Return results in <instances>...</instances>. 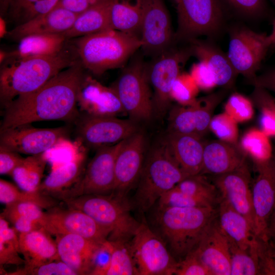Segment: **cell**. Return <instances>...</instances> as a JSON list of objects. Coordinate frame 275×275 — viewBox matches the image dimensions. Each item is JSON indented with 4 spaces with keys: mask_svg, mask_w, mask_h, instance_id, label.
Wrapping results in <instances>:
<instances>
[{
    "mask_svg": "<svg viewBox=\"0 0 275 275\" xmlns=\"http://www.w3.org/2000/svg\"><path fill=\"white\" fill-rule=\"evenodd\" d=\"M83 68L76 62L37 90L14 99L4 107L1 129L43 121H75Z\"/></svg>",
    "mask_w": 275,
    "mask_h": 275,
    "instance_id": "cell-1",
    "label": "cell"
},
{
    "mask_svg": "<svg viewBox=\"0 0 275 275\" xmlns=\"http://www.w3.org/2000/svg\"><path fill=\"white\" fill-rule=\"evenodd\" d=\"M0 71V101L5 107L15 98L32 93L76 62L63 51L51 57H8Z\"/></svg>",
    "mask_w": 275,
    "mask_h": 275,
    "instance_id": "cell-2",
    "label": "cell"
},
{
    "mask_svg": "<svg viewBox=\"0 0 275 275\" xmlns=\"http://www.w3.org/2000/svg\"><path fill=\"white\" fill-rule=\"evenodd\" d=\"M75 43L82 66L94 75L121 67L142 46L138 35L113 29L78 37Z\"/></svg>",
    "mask_w": 275,
    "mask_h": 275,
    "instance_id": "cell-3",
    "label": "cell"
},
{
    "mask_svg": "<svg viewBox=\"0 0 275 275\" xmlns=\"http://www.w3.org/2000/svg\"><path fill=\"white\" fill-rule=\"evenodd\" d=\"M213 207L158 208L156 222L171 250L185 256L198 245L216 218Z\"/></svg>",
    "mask_w": 275,
    "mask_h": 275,
    "instance_id": "cell-4",
    "label": "cell"
},
{
    "mask_svg": "<svg viewBox=\"0 0 275 275\" xmlns=\"http://www.w3.org/2000/svg\"><path fill=\"white\" fill-rule=\"evenodd\" d=\"M188 176L179 166L164 143L148 153L139 179L135 195L139 208L148 211L167 192Z\"/></svg>",
    "mask_w": 275,
    "mask_h": 275,
    "instance_id": "cell-5",
    "label": "cell"
},
{
    "mask_svg": "<svg viewBox=\"0 0 275 275\" xmlns=\"http://www.w3.org/2000/svg\"><path fill=\"white\" fill-rule=\"evenodd\" d=\"M68 207L85 212L98 223L109 229L110 240L132 237L140 223L132 216L125 197L110 195H85L63 200Z\"/></svg>",
    "mask_w": 275,
    "mask_h": 275,
    "instance_id": "cell-6",
    "label": "cell"
},
{
    "mask_svg": "<svg viewBox=\"0 0 275 275\" xmlns=\"http://www.w3.org/2000/svg\"><path fill=\"white\" fill-rule=\"evenodd\" d=\"M222 0H180L178 28L174 39L189 42L201 36H213L224 20Z\"/></svg>",
    "mask_w": 275,
    "mask_h": 275,
    "instance_id": "cell-7",
    "label": "cell"
},
{
    "mask_svg": "<svg viewBox=\"0 0 275 275\" xmlns=\"http://www.w3.org/2000/svg\"><path fill=\"white\" fill-rule=\"evenodd\" d=\"M147 67L136 59L126 67L112 87L126 114L133 121L150 119L153 113V97Z\"/></svg>",
    "mask_w": 275,
    "mask_h": 275,
    "instance_id": "cell-8",
    "label": "cell"
},
{
    "mask_svg": "<svg viewBox=\"0 0 275 275\" xmlns=\"http://www.w3.org/2000/svg\"><path fill=\"white\" fill-rule=\"evenodd\" d=\"M129 246L139 275L175 274L177 261L145 223H140Z\"/></svg>",
    "mask_w": 275,
    "mask_h": 275,
    "instance_id": "cell-9",
    "label": "cell"
},
{
    "mask_svg": "<svg viewBox=\"0 0 275 275\" xmlns=\"http://www.w3.org/2000/svg\"><path fill=\"white\" fill-rule=\"evenodd\" d=\"M126 140L97 149L95 155L86 167L81 180L63 194L60 200L63 201L85 195L112 194L115 185L116 157Z\"/></svg>",
    "mask_w": 275,
    "mask_h": 275,
    "instance_id": "cell-10",
    "label": "cell"
},
{
    "mask_svg": "<svg viewBox=\"0 0 275 275\" xmlns=\"http://www.w3.org/2000/svg\"><path fill=\"white\" fill-rule=\"evenodd\" d=\"M271 45L265 33L237 26L230 31L227 56L236 72L250 80L256 76Z\"/></svg>",
    "mask_w": 275,
    "mask_h": 275,
    "instance_id": "cell-11",
    "label": "cell"
},
{
    "mask_svg": "<svg viewBox=\"0 0 275 275\" xmlns=\"http://www.w3.org/2000/svg\"><path fill=\"white\" fill-rule=\"evenodd\" d=\"M75 121L78 142L86 148L97 149L113 145L138 131L134 121L116 116H96L82 113Z\"/></svg>",
    "mask_w": 275,
    "mask_h": 275,
    "instance_id": "cell-12",
    "label": "cell"
},
{
    "mask_svg": "<svg viewBox=\"0 0 275 275\" xmlns=\"http://www.w3.org/2000/svg\"><path fill=\"white\" fill-rule=\"evenodd\" d=\"M69 134L67 127L36 128L31 124L1 129L0 147L29 155L45 153L64 140Z\"/></svg>",
    "mask_w": 275,
    "mask_h": 275,
    "instance_id": "cell-13",
    "label": "cell"
},
{
    "mask_svg": "<svg viewBox=\"0 0 275 275\" xmlns=\"http://www.w3.org/2000/svg\"><path fill=\"white\" fill-rule=\"evenodd\" d=\"M192 56L189 47L169 49L156 56L149 68L148 76L154 94L153 106L160 115L168 107L172 100L170 92L172 86L181 73V68Z\"/></svg>",
    "mask_w": 275,
    "mask_h": 275,
    "instance_id": "cell-14",
    "label": "cell"
},
{
    "mask_svg": "<svg viewBox=\"0 0 275 275\" xmlns=\"http://www.w3.org/2000/svg\"><path fill=\"white\" fill-rule=\"evenodd\" d=\"M40 225L51 235L72 234L100 243L106 241L111 233L109 229L85 212L69 207L62 209L56 206L47 210Z\"/></svg>",
    "mask_w": 275,
    "mask_h": 275,
    "instance_id": "cell-15",
    "label": "cell"
},
{
    "mask_svg": "<svg viewBox=\"0 0 275 275\" xmlns=\"http://www.w3.org/2000/svg\"><path fill=\"white\" fill-rule=\"evenodd\" d=\"M218 92L199 98L191 105L172 107L168 117V133L201 138L209 129L212 113L223 97Z\"/></svg>",
    "mask_w": 275,
    "mask_h": 275,
    "instance_id": "cell-16",
    "label": "cell"
},
{
    "mask_svg": "<svg viewBox=\"0 0 275 275\" xmlns=\"http://www.w3.org/2000/svg\"><path fill=\"white\" fill-rule=\"evenodd\" d=\"M254 162L257 172L251 189L254 233L256 237L268 240V224L275 209V164L271 158Z\"/></svg>",
    "mask_w": 275,
    "mask_h": 275,
    "instance_id": "cell-17",
    "label": "cell"
},
{
    "mask_svg": "<svg viewBox=\"0 0 275 275\" xmlns=\"http://www.w3.org/2000/svg\"><path fill=\"white\" fill-rule=\"evenodd\" d=\"M140 33L145 52L157 56L170 48L175 35L163 0L147 1Z\"/></svg>",
    "mask_w": 275,
    "mask_h": 275,
    "instance_id": "cell-18",
    "label": "cell"
},
{
    "mask_svg": "<svg viewBox=\"0 0 275 275\" xmlns=\"http://www.w3.org/2000/svg\"><path fill=\"white\" fill-rule=\"evenodd\" d=\"M145 138L137 131L127 139L115 161V185L112 194L125 197L127 191L139 180L144 163Z\"/></svg>",
    "mask_w": 275,
    "mask_h": 275,
    "instance_id": "cell-19",
    "label": "cell"
},
{
    "mask_svg": "<svg viewBox=\"0 0 275 275\" xmlns=\"http://www.w3.org/2000/svg\"><path fill=\"white\" fill-rule=\"evenodd\" d=\"M77 104L79 112L92 116L117 117L126 113L115 90L89 75L81 82Z\"/></svg>",
    "mask_w": 275,
    "mask_h": 275,
    "instance_id": "cell-20",
    "label": "cell"
},
{
    "mask_svg": "<svg viewBox=\"0 0 275 275\" xmlns=\"http://www.w3.org/2000/svg\"><path fill=\"white\" fill-rule=\"evenodd\" d=\"M214 184L198 174L184 178L166 193L162 201L166 207H213L220 196Z\"/></svg>",
    "mask_w": 275,
    "mask_h": 275,
    "instance_id": "cell-21",
    "label": "cell"
},
{
    "mask_svg": "<svg viewBox=\"0 0 275 275\" xmlns=\"http://www.w3.org/2000/svg\"><path fill=\"white\" fill-rule=\"evenodd\" d=\"M250 174L246 161L237 169L215 176L214 185L220 197L250 222L254 231V212Z\"/></svg>",
    "mask_w": 275,
    "mask_h": 275,
    "instance_id": "cell-22",
    "label": "cell"
},
{
    "mask_svg": "<svg viewBox=\"0 0 275 275\" xmlns=\"http://www.w3.org/2000/svg\"><path fill=\"white\" fill-rule=\"evenodd\" d=\"M55 236L60 260L77 275L91 274L96 256L105 241L100 243L72 234Z\"/></svg>",
    "mask_w": 275,
    "mask_h": 275,
    "instance_id": "cell-23",
    "label": "cell"
},
{
    "mask_svg": "<svg viewBox=\"0 0 275 275\" xmlns=\"http://www.w3.org/2000/svg\"><path fill=\"white\" fill-rule=\"evenodd\" d=\"M193 250L212 275H230L229 241L216 218Z\"/></svg>",
    "mask_w": 275,
    "mask_h": 275,
    "instance_id": "cell-24",
    "label": "cell"
},
{
    "mask_svg": "<svg viewBox=\"0 0 275 275\" xmlns=\"http://www.w3.org/2000/svg\"><path fill=\"white\" fill-rule=\"evenodd\" d=\"M87 150L80 143L71 158L52 170L41 183L38 190L59 200L63 194L81 180L86 167Z\"/></svg>",
    "mask_w": 275,
    "mask_h": 275,
    "instance_id": "cell-25",
    "label": "cell"
},
{
    "mask_svg": "<svg viewBox=\"0 0 275 275\" xmlns=\"http://www.w3.org/2000/svg\"><path fill=\"white\" fill-rule=\"evenodd\" d=\"M78 14L56 6L47 13L15 26L8 32L7 35L10 39L18 41L31 35L62 34L72 26Z\"/></svg>",
    "mask_w": 275,
    "mask_h": 275,
    "instance_id": "cell-26",
    "label": "cell"
},
{
    "mask_svg": "<svg viewBox=\"0 0 275 275\" xmlns=\"http://www.w3.org/2000/svg\"><path fill=\"white\" fill-rule=\"evenodd\" d=\"M163 142L188 176L201 174L204 147L201 138L189 134L167 133Z\"/></svg>",
    "mask_w": 275,
    "mask_h": 275,
    "instance_id": "cell-27",
    "label": "cell"
},
{
    "mask_svg": "<svg viewBox=\"0 0 275 275\" xmlns=\"http://www.w3.org/2000/svg\"><path fill=\"white\" fill-rule=\"evenodd\" d=\"M246 161L245 154L236 145L221 140L204 143L200 174L219 175L231 172Z\"/></svg>",
    "mask_w": 275,
    "mask_h": 275,
    "instance_id": "cell-28",
    "label": "cell"
},
{
    "mask_svg": "<svg viewBox=\"0 0 275 275\" xmlns=\"http://www.w3.org/2000/svg\"><path fill=\"white\" fill-rule=\"evenodd\" d=\"M43 228L19 233L21 254L24 267H33L56 260H60L56 240Z\"/></svg>",
    "mask_w": 275,
    "mask_h": 275,
    "instance_id": "cell-29",
    "label": "cell"
},
{
    "mask_svg": "<svg viewBox=\"0 0 275 275\" xmlns=\"http://www.w3.org/2000/svg\"><path fill=\"white\" fill-rule=\"evenodd\" d=\"M189 42L191 54L207 64L214 74L216 86L231 87L238 74L227 54L208 41L195 39Z\"/></svg>",
    "mask_w": 275,
    "mask_h": 275,
    "instance_id": "cell-30",
    "label": "cell"
},
{
    "mask_svg": "<svg viewBox=\"0 0 275 275\" xmlns=\"http://www.w3.org/2000/svg\"><path fill=\"white\" fill-rule=\"evenodd\" d=\"M218 204L217 221L223 231L240 248H251L256 243L257 237L249 220L221 197Z\"/></svg>",
    "mask_w": 275,
    "mask_h": 275,
    "instance_id": "cell-31",
    "label": "cell"
},
{
    "mask_svg": "<svg viewBox=\"0 0 275 275\" xmlns=\"http://www.w3.org/2000/svg\"><path fill=\"white\" fill-rule=\"evenodd\" d=\"M147 0H112L110 25L113 30L137 35L141 28Z\"/></svg>",
    "mask_w": 275,
    "mask_h": 275,
    "instance_id": "cell-32",
    "label": "cell"
},
{
    "mask_svg": "<svg viewBox=\"0 0 275 275\" xmlns=\"http://www.w3.org/2000/svg\"><path fill=\"white\" fill-rule=\"evenodd\" d=\"M67 39L62 34H34L18 41L16 50L8 57L31 58L51 57L62 53Z\"/></svg>",
    "mask_w": 275,
    "mask_h": 275,
    "instance_id": "cell-33",
    "label": "cell"
},
{
    "mask_svg": "<svg viewBox=\"0 0 275 275\" xmlns=\"http://www.w3.org/2000/svg\"><path fill=\"white\" fill-rule=\"evenodd\" d=\"M111 1L104 0L78 14L72 26L62 34L67 39H71L112 29L109 16Z\"/></svg>",
    "mask_w": 275,
    "mask_h": 275,
    "instance_id": "cell-34",
    "label": "cell"
},
{
    "mask_svg": "<svg viewBox=\"0 0 275 275\" xmlns=\"http://www.w3.org/2000/svg\"><path fill=\"white\" fill-rule=\"evenodd\" d=\"M60 0H1V13L15 26L23 24L54 8Z\"/></svg>",
    "mask_w": 275,
    "mask_h": 275,
    "instance_id": "cell-35",
    "label": "cell"
},
{
    "mask_svg": "<svg viewBox=\"0 0 275 275\" xmlns=\"http://www.w3.org/2000/svg\"><path fill=\"white\" fill-rule=\"evenodd\" d=\"M44 213L35 204L16 202L6 205L1 215L13 224L19 233H23L37 229Z\"/></svg>",
    "mask_w": 275,
    "mask_h": 275,
    "instance_id": "cell-36",
    "label": "cell"
},
{
    "mask_svg": "<svg viewBox=\"0 0 275 275\" xmlns=\"http://www.w3.org/2000/svg\"><path fill=\"white\" fill-rule=\"evenodd\" d=\"M44 153L29 155L24 158L13 171L11 176L17 186L22 190H38L46 164Z\"/></svg>",
    "mask_w": 275,
    "mask_h": 275,
    "instance_id": "cell-37",
    "label": "cell"
},
{
    "mask_svg": "<svg viewBox=\"0 0 275 275\" xmlns=\"http://www.w3.org/2000/svg\"><path fill=\"white\" fill-rule=\"evenodd\" d=\"M0 202L5 205L16 202L35 204L47 210L56 207L58 199L44 194L39 190L28 191L21 189L12 183L0 179Z\"/></svg>",
    "mask_w": 275,
    "mask_h": 275,
    "instance_id": "cell-38",
    "label": "cell"
},
{
    "mask_svg": "<svg viewBox=\"0 0 275 275\" xmlns=\"http://www.w3.org/2000/svg\"><path fill=\"white\" fill-rule=\"evenodd\" d=\"M108 241L111 257L105 275H139L129 243L120 240Z\"/></svg>",
    "mask_w": 275,
    "mask_h": 275,
    "instance_id": "cell-39",
    "label": "cell"
},
{
    "mask_svg": "<svg viewBox=\"0 0 275 275\" xmlns=\"http://www.w3.org/2000/svg\"><path fill=\"white\" fill-rule=\"evenodd\" d=\"M229 241L230 275L260 274L257 238L254 245L249 249H241L232 241Z\"/></svg>",
    "mask_w": 275,
    "mask_h": 275,
    "instance_id": "cell-40",
    "label": "cell"
},
{
    "mask_svg": "<svg viewBox=\"0 0 275 275\" xmlns=\"http://www.w3.org/2000/svg\"><path fill=\"white\" fill-rule=\"evenodd\" d=\"M21 254L19 233L13 227L9 226V222L0 216V265L24 264V259Z\"/></svg>",
    "mask_w": 275,
    "mask_h": 275,
    "instance_id": "cell-41",
    "label": "cell"
},
{
    "mask_svg": "<svg viewBox=\"0 0 275 275\" xmlns=\"http://www.w3.org/2000/svg\"><path fill=\"white\" fill-rule=\"evenodd\" d=\"M269 137L261 129L252 128L247 130L240 140V148L250 155L254 162H263L270 160L273 148Z\"/></svg>",
    "mask_w": 275,
    "mask_h": 275,
    "instance_id": "cell-42",
    "label": "cell"
},
{
    "mask_svg": "<svg viewBox=\"0 0 275 275\" xmlns=\"http://www.w3.org/2000/svg\"><path fill=\"white\" fill-rule=\"evenodd\" d=\"M251 100L260 112V129L268 136H275V99L268 91L255 87Z\"/></svg>",
    "mask_w": 275,
    "mask_h": 275,
    "instance_id": "cell-43",
    "label": "cell"
},
{
    "mask_svg": "<svg viewBox=\"0 0 275 275\" xmlns=\"http://www.w3.org/2000/svg\"><path fill=\"white\" fill-rule=\"evenodd\" d=\"M199 91V88L191 75L181 72L172 86L170 97L179 105L189 106L196 102Z\"/></svg>",
    "mask_w": 275,
    "mask_h": 275,
    "instance_id": "cell-44",
    "label": "cell"
},
{
    "mask_svg": "<svg viewBox=\"0 0 275 275\" xmlns=\"http://www.w3.org/2000/svg\"><path fill=\"white\" fill-rule=\"evenodd\" d=\"M236 122L225 112L212 117L209 129L223 142L236 145L238 139V129Z\"/></svg>",
    "mask_w": 275,
    "mask_h": 275,
    "instance_id": "cell-45",
    "label": "cell"
},
{
    "mask_svg": "<svg viewBox=\"0 0 275 275\" xmlns=\"http://www.w3.org/2000/svg\"><path fill=\"white\" fill-rule=\"evenodd\" d=\"M253 103L251 99L238 93L232 94L225 105V112L236 122L250 121L254 116Z\"/></svg>",
    "mask_w": 275,
    "mask_h": 275,
    "instance_id": "cell-46",
    "label": "cell"
},
{
    "mask_svg": "<svg viewBox=\"0 0 275 275\" xmlns=\"http://www.w3.org/2000/svg\"><path fill=\"white\" fill-rule=\"evenodd\" d=\"M9 275H77L76 272L61 260L50 261L33 267H23Z\"/></svg>",
    "mask_w": 275,
    "mask_h": 275,
    "instance_id": "cell-47",
    "label": "cell"
},
{
    "mask_svg": "<svg viewBox=\"0 0 275 275\" xmlns=\"http://www.w3.org/2000/svg\"><path fill=\"white\" fill-rule=\"evenodd\" d=\"M175 275H212L210 270L193 250L177 262Z\"/></svg>",
    "mask_w": 275,
    "mask_h": 275,
    "instance_id": "cell-48",
    "label": "cell"
},
{
    "mask_svg": "<svg viewBox=\"0 0 275 275\" xmlns=\"http://www.w3.org/2000/svg\"><path fill=\"white\" fill-rule=\"evenodd\" d=\"M189 74L200 90L209 91L216 86L214 74L206 63L199 61L193 64Z\"/></svg>",
    "mask_w": 275,
    "mask_h": 275,
    "instance_id": "cell-49",
    "label": "cell"
},
{
    "mask_svg": "<svg viewBox=\"0 0 275 275\" xmlns=\"http://www.w3.org/2000/svg\"><path fill=\"white\" fill-rule=\"evenodd\" d=\"M232 9L244 16L256 17L264 11L265 0H222Z\"/></svg>",
    "mask_w": 275,
    "mask_h": 275,
    "instance_id": "cell-50",
    "label": "cell"
},
{
    "mask_svg": "<svg viewBox=\"0 0 275 275\" xmlns=\"http://www.w3.org/2000/svg\"><path fill=\"white\" fill-rule=\"evenodd\" d=\"M23 158L16 152L0 147V174L11 176Z\"/></svg>",
    "mask_w": 275,
    "mask_h": 275,
    "instance_id": "cell-51",
    "label": "cell"
},
{
    "mask_svg": "<svg viewBox=\"0 0 275 275\" xmlns=\"http://www.w3.org/2000/svg\"><path fill=\"white\" fill-rule=\"evenodd\" d=\"M104 0H60L57 6L79 14Z\"/></svg>",
    "mask_w": 275,
    "mask_h": 275,
    "instance_id": "cell-52",
    "label": "cell"
},
{
    "mask_svg": "<svg viewBox=\"0 0 275 275\" xmlns=\"http://www.w3.org/2000/svg\"><path fill=\"white\" fill-rule=\"evenodd\" d=\"M254 87L263 88L275 94V69L266 71L248 80Z\"/></svg>",
    "mask_w": 275,
    "mask_h": 275,
    "instance_id": "cell-53",
    "label": "cell"
},
{
    "mask_svg": "<svg viewBox=\"0 0 275 275\" xmlns=\"http://www.w3.org/2000/svg\"><path fill=\"white\" fill-rule=\"evenodd\" d=\"M268 235L269 238L270 236L275 237V209L269 220L268 227Z\"/></svg>",
    "mask_w": 275,
    "mask_h": 275,
    "instance_id": "cell-54",
    "label": "cell"
},
{
    "mask_svg": "<svg viewBox=\"0 0 275 275\" xmlns=\"http://www.w3.org/2000/svg\"><path fill=\"white\" fill-rule=\"evenodd\" d=\"M268 38L271 45L275 46V18L272 22V29L271 33L268 35Z\"/></svg>",
    "mask_w": 275,
    "mask_h": 275,
    "instance_id": "cell-55",
    "label": "cell"
},
{
    "mask_svg": "<svg viewBox=\"0 0 275 275\" xmlns=\"http://www.w3.org/2000/svg\"><path fill=\"white\" fill-rule=\"evenodd\" d=\"M268 245L270 254L275 258V244L268 241Z\"/></svg>",
    "mask_w": 275,
    "mask_h": 275,
    "instance_id": "cell-56",
    "label": "cell"
},
{
    "mask_svg": "<svg viewBox=\"0 0 275 275\" xmlns=\"http://www.w3.org/2000/svg\"><path fill=\"white\" fill-rule=\"evenodd\" d=\"M271 159L273 161V163L275 164V147L273 148V152H272V155L271 157Z\"/></svg>",
    "mask_w": 275,
    "mask_h": 275,
    "instance_id": "cell-57",
    "label": "cell"
},
{
    "mask_svg": "<svg viewBox=\"0 0 275 275\" xmlns=\"http://www.w3.org/2000/svg\"><path fill=\"white\" fill-rule=\"evenodd\" d=\"M175 3L177 4L178 3V2H179L180 0H174Z\"/></svg>",
    "mask_w": 275,
    "mask_h": 275,
    "instance_id": "cell-58",
    "label": "cell"
}]
</instances>
